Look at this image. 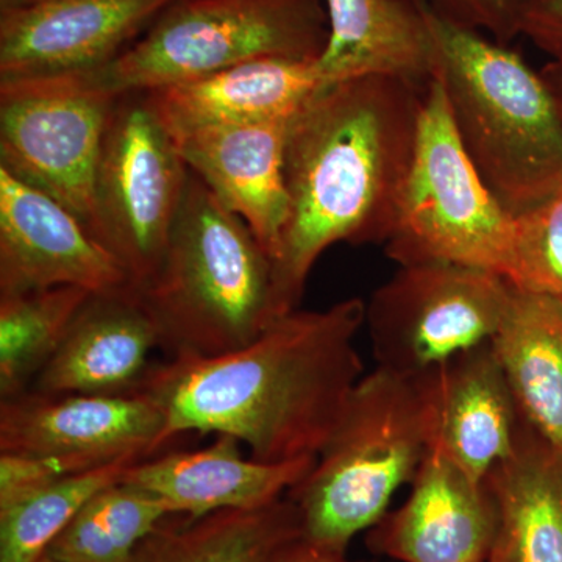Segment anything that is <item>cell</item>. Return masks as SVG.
Returning <instances> with one entry per match:
<instances>
[{"label":"cell","instance_id":"obj_24","mask_svg":"<svg viewBox=\"0 0 562 562\" xmlns=\"http://www.w3.org/2000/svg\"><path fill=\"white\" fill-rule=\"evenodd\" d=\"M92 294L79 286L0 295V397L32 390Z\"/></svg>","mask_w":562,"mask_h":562},{"label":"cell","instance_id":"obj_32","mask_svg":"<svg viewBox=\"0 0 562 562\" xmlns=\"http://www.w3.org/2000/svg\"><path fill=\"white\" fill-rule=\"evenodd\" d=\"M541 76L552 94L562 124V61L552 60L549 65L543 66Z\"/></svg>","mask_w":562,"mask_h":562},{"label":"cell","instance_id":"obj_1","mask_svg":"<svg viewBox=\"0 0 562 562\" xmlns=\"http://www.w3.org/2000/svg\"><path fill=\"white\" fill-rule=\"evenodd\" d=\"M366 302L277 317L241 349L151 366L136 391L165 414V446L183 432L227 435L254 460L317 458L338 427L364 366L357 336Z\"/></svg>","mask_w":562,"mask_h":562},{"label":"cell","instance_id":"obj_11","mask_svg":"<svg viewBox=\"0 0 562 562\" xmlns=\"http://www.w3.org/2000/svg\"><path fill=\"white\" fill-rule=\"evenodd\" d=\"M166 419L146 392L41 394L0 402V453L70 458L90 468L146 460L165 447Z\"/></svg>","mask_w":562,"mask_h":562},{"label":"cell","instance_id":"obj_31","mask_svg":"<svg viewBox=\"0 0 562 562\" xmlns=\"http://www.w3.org/2000/svg\"><path fill=\"white\" fill-rule=\"evenodd\" d=\"M268 562H351L347 560L346 554L327 552V550L317 549L312 543L297 541L288 543L283 549L273 554Z\"/></svg>","mask_w":562,"mask_h":562},{"label":"cell","instance_id":"obj_23","mask_svg":"<svg viewBox=\"0 0 562 562\" xmlns=\"http://www.w3.org/2000/svg\"><path fill=\"white\" fill-rule=\"evenodd\" d=\"M301 538L297 506L284 495L260 509L199 519L173 514L140 543L131 562H268Z\"/></svg>","mask_w":562,"mask_h":562},{"label":"cell","instance_id":"obj_34","mask_svg":"<svg viewBox=\"0 0 562 562\" xmlns=\"http://www.w3.org/2000/svg\"><path fill=\"white\" fill-rule=\"evenodd\" d=\"M38 562H55V561L52 560L50 557H47V554H44V557L41 558V560Z\"/></svg>","mask_w":562,"mask_h":562},{"label":"cell","instance_id":"obj_29","mask_svg":"<svg viewBox=\"0 0 562 562\" xmlns=\"http://www.w3.org/2000/svg\"><path fill=\"white\" fill-rule=\"evenodd\" d=\"M90 469L94 468L70 458L0 453V509L31 497L65 476Z\"/></svg>","mask_w":562,"mask_h":562},{"label":"cell","instance_id":"obj_26","mask_svg":"<svg viewBox=\"0 0 562 562\" xmlns=\"http://www.w3.org/2000/svg\"><path fill=\"white\" fill-rule=\"evenodd\" d=\"M139 460H121L74 473L0 509V562H38L99 491L122 482Z\"/></svg>","mask_w":562,"mask_h":562},{"label":"cell","instance_id":"obj_21","mask_svg":"<svg viewBox=\"0 0 562 562\" xmlns=\"http://www.w3.org/2000/svg\"><path fill=\"white\" fill-rule=\"evenodd\" d=\"M497 532L487 562H562V457L522 422L508 460L486 479Z\"/></svg>","mask_w":562,"mask_h":562},{"label":"cell","instance_id":"obj_25","mask_svg":"<svg viewBox=\"0 0 562 562\" xmlns=\"http://www.w3.org/2000/svg\"><path fill=\"white\" fill-rule=\"evenodd\" d=\"M171 516L160 498L117 482L85 503L46 554L55 562H131L140 543Z\"/></svg>","mask_w":562,"mask_h":562},{"label":"cell","instance_id":"obj_33","mask_svg":"<svg viewBox=\"0 0 562 562\" xmlns=\"http://www.w3.org/2000/svg\"><path fill=\"white\" fill-rule=\"evenodd\" d=\"M31 2H35V0H0V9H10V7L25 5Z\"/></svg>","mask_w":562,"mask_h":562},{"label":"cell","instance_id":"obj_14","mask_svg":"<svg viewBox=\"0 0 562 562\" xmlns=\"http://www.w3.org/2000/svg\"><path fill=\"white\" fill-rule=\"evenodd\" d=\"M495 532L497 506L486 482L465 475L432 446L409 497L373 525L366 543L401 562H487Z\"/></svg>","mask_w":562,"mask_h":562},{"label":"cell","instance_id":"obj_3","mask_svg":"<svg viewBox=\"0 0 562 562\" xmlns=\"http://www.w3.org/2000/svg\"><path fill=\"white\" fill-rule=\"evenodd\" d=\"M424 5L438 47L435 80L458 138L503 209L522 216L562 187V124L552 94L522 55Z\"/></svg>","mask_w":562,"mask_h":562},{"label":"cell","instance_id":"obj_7","mask_svg":"<svg viewBox=\"0 0 562 562\" xmlns=\"http://www.w3.org/2000/svg\"><path fill=\"white\" fill-rule=\"evenodd\" d=\"M384 251L398 266L452 262L512 281L516 217L465 154L436 80L425 94L412 166Z\"/></svg>","mask_w":562,"mask_h":562},{"label":"cell","instance_id":"obj_19","mask_svg":"<svg viewBox=\"0 0 562 562\" xmlns=\"http://www.w3.org/2000/svg\"><path fill=\"white\" fill-rule=\"evenodd\" d=\"M327 46L314 63L321 87L394 77L428 88L438 47L422 0H324Z\"/></svg>","mask_w":562,"mask_h":562},{"label":"cell","instance_id":"obj_17","mask_svg":"<svg viewBox=\"0 0 562 562\" xmlns=\"http://www.w3.org/2000/svg\"><path fill=\"white\" fill-rule=\"evenodd\" d=\"M435 441L475 482L508 460L522 431L517 403L491 341L430 372Z\"/></svg>","mask_w":562,"mask_h":562},{"label":"cell","instance_id":"obj_12","mask_svg":"<svg viewBox=\"0 0 562 562\" xmlns=\"http://www.w3.org/2000/svg\"><path fill=\"white\" fill-rule=\"evenodd\" d=\"M176 2L35 0L0 9V80L102 69Z\"/></svg>","mask_w":562,"mask_h":562},{"label":"cell","instance_id":"obj_13","mask_svg":"<svg viewBox=\"0 0 562 562\" xmlns=\"http://www.w3.org/2000/svg\"><path fill=\"white\" fill-rule=\"evenodd\" d=\"M79 286H132L131 277L83 222L0 166V295Z\"/></svg>","mask_w":562,"mask_h":562},{"label":"cell","instance_id":"obj_8","mask_svg":"<svg viewBox=\"0 0 562 562\" xmlns=\"http://www.w3.org/2000/svg\"><path fill=\"white\" fill-rule=\"evenodd\" d=\"M190 177L149 92L117 95L95 171L94 236L120 260L132 288L160 265Z\"/></svg>","mask_w":562,"mask_h":562},{"label":"cell","instance_id":"obj_28","mask_svg":"<svg viewBox=\"0 0 562 562\" xmlns=\"http://www.w3.org/2000/svg\"><path fill=\"white\" fill-rule=\"evenodd\" d=\"M432 13L460 27L482 33L495 43H509L520 35L527 0H424Z\"/></svg>","mask_w":562,"mask_h":562},{"label":"cell","instance_id":"obj_9","mask_svg":"<svg viewBox=\"0 0 562 562\" xmlns=\"http://www.w3.org/2000/svg\"><path fill=\"white\" fill-rule=\"evenodd\" d=\"M513 290L501 273L471 266H398L366 303L364 325L379 368L417 376L490 342Z\"/></svg>","mask_w":562,"mask_h":562},{"label":"cell","instance_id":"obj_16","mask_svg":"<svg viewBox=\"0 0 562 562\" xmlns=\"http://www.w3.org/2000/svg\"><path fill=\"white\" fill-rule=\"evenodd\" d=\"M317 458L265 462L246 458L241 442L217 435L210 446L140 460L122 482L149 492L191 519L217 512L260 509L279 502L312 472Z\"/></svg>","mask_w":562,"mask_h":562},{"label":"cell","instance_id":"obj_15","mask_svg":"<svg viewBox=\"0 0 562 562\" xmlns=\"http://www.w3.org/2000/svg\"><path fill=\"white\" fill-rule=\"evenodd\" d=\"M291 120L172 133L190 171L249 225L271 261L290 217L284 149Z\"/></svg>","mask_w":562,"mask_h":562},{"label":"cell","instance_id":"obj_30","mask_svg":"<svg viewBox=\"0 0 562 562\" xmlns=\"http://www.w3.org/2000/svg\"><path fill=\"white\" fill-rule=\"evenodd\" d=\"M520 35L554 61H562V0H527Z\"/></svg>","mask_w":562,"mask_h":562},{"label":"cell","instance_id":"obj_5","mask_svg":"<svg viewBox=\"0 0 562 562\" xmlns=\"http://www.w3.org/2000/svg\"><path fill=\"white\" fill-rule=\"evenodd\" d=\"M432 441L430 372L403 375L376 366L362 375L312 472L286 494L297 506L302 541L346 554L413 482Z\"/></svg>","mask_w":562,"mask_h":562},{"label":"cell","instance_id":"obj_27","mask_svg":"<svg viewBox=\"0 0 562 562\" xmlns=\"http://www.w3.org/2000/svg\"><path fill=\"white\" fill-rule=\"evenodd\" d=\"M512 283L562 302V187L541 205L516 217Z\"/></svg>","mask_w":562,"mask_h":562},{"label":"cell","instance_id":"obj_6","mask_svg":"<svg viewBox=\"0 0 562 562\" xmlns=\"http://www.w3.org/2000/svg\"><path fill=\"white\" fill-rule=\"evenodd\" d=\"M327 40L324 0H179L90 74L114 95L151 91L260 58L317 61Z\"/></svg>","mask_w":562,"mask_h":562},{"label":"cell","instance_id":"obj_10","mask_svg":"<svg viewBox=\"0 0 562 562\" xmlns=\"http://www.w3.org/2000/svg\"><path fill=\"white\" fill-rule=\"evenodd\" d=\"M116 98L90 72L0 80V166L72 211L92 235L95 171Z\"/></svg>","mask_w":562,"mask_h":562},{"label":"cell","instance_id":"obj_22","mask_svg":"<svg viewBox=\"0 0 562 562\" xmlns=\"http://www.w3.org/2000/svg\"><path fill=\"white\" fill-rule=\"evenodd\" d=\"M491 344L524 424L562 457V302L514 286Z\"/></svg>","mask_w":562,"mask_h":562},{"label":"cell","instance_id":"obj_4","mask_svg":"<svg viewBox=\"0 0 562 562\" xmlns=\"http://www.w3.org/2000/svg\"><path fill=\"white\" fill-rule=\"evenodd\" d=\"M133 290L168 360L241 349L276 321L268 254L192 172L160 265Z\"/></svg>","mask_w":562,"mask_h":562},{"label":"cell","instance_id":"obj_20","mask_svg":"<svg viewBox=\"0 0 562 562\" xmlns=\"http://www.w3.org/2000/svg\"><path fill=\"white\" fill-rule=\"evenodd\" d=\"M314 63L260 58L147 92L172 133L291 120L321 87Z\"/></svg>","mask_w":562,"mask_h":562},{"label":"cell","instance_id":"obj_18","mask_svg":"<svg viewBox=\"0 0 562 562\" xmlns=\"http://www.w3.org/2000/svg\"><path fill=\"white\" fill-rule=\"evenodd\" d=\"M157 330L132 286L92 292L35 382L41 394H128L150 371Z\"/></svg>","mask_w":562,"mask_h":562},{"label":"cell","instance_id":"obj_2","mask_svg":"<svg viewBox=\"0 0 562 562\" xmlns=\"http://www.w3.org/2000/svg\"><path fill=\"white\" fill-rule=\"evenodd\" d=\"M428 88L394 77L324 85L292 116L284 149L290 217L273 255V316L301 305L333 244L386 243Z\"/></svg>","mask_w":562,"mask_h":562}]
</instances>
